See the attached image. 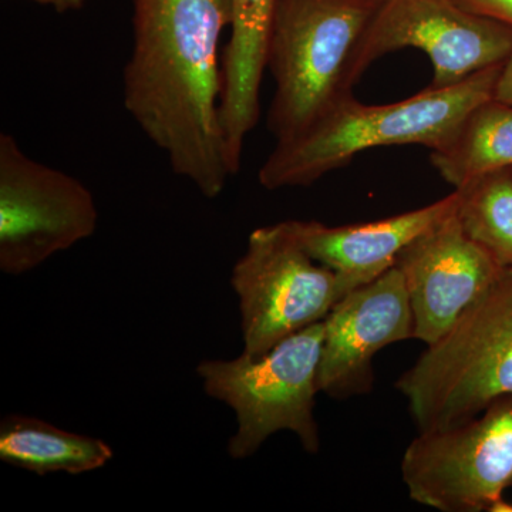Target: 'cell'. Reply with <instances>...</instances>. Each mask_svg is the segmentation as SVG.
Wrapping results in <instances>:
<instances>
[{
  "label": "cell",
  "instance_id": "cell-14",
  "mask_svg": "<svg viewBox=\"0 0 512 512\" xmlns=\"http://www.w3.org/2000/svg\"><path fill=\"white\" fill-rule=\"evenodd\" d=\"M113 448L96 437L70 433L36 417L9 414L0 423V460L37 476L100 470Z\"/></svg>",
  "mask_w": 512,
  "mask_h": 512
},
{
  "label": "cell",
  "instance_id": "cell-8",
  "mask_svg": "<svg viewBox=\"0 0 512 512\" xmlns=\"http://www.w3.org/2000/svg\"><path fill=\"white\" fill-rule=\"evenodd\" d=\"M402 477L424 507L494 511L512 487V396L466 423L419 433L404 451Z\"/></svg>",
  "mask_w": 512,
  "mask_h": 512
},
{
  "label": "cell",
  "instance_id": "cell-4",
  "mask_svg": "<svg viewBox=\"0 0 512 512\" xmlns=\"http://www.w3.org/2000/svg\"><path fill=\"white\" fill-rule=\"evenodd\" d=\"M396 389L419 433L466 423L512 396V271L427 345Z\"/></svg>",
  "mask_w": 512,
  "mask_h": 512
},
{
  "label": "cell",
  "instance_id": "cell-13",
  "mask_svg": "<svg viewBox=\"0 0 512 512\" xmlns=\"http://www.w3.org/2000/svg\"><path fill=\"white\" fill-rule=\"evenodd\" d=\"M274 0H232L231 33L222 55L221 119L229 170L241 168L245 140L261 116V84Z\"/></svg>",
  "mask_w": 512,
  "mask_h": 512
},
{
  "label": "cell",
  "instance_id": "cell-6",
  "mask_svg": "<svg viewBox=\"0 0 512 512\" xmlns=\"http://www.w3.org/2000/svg\"><path fill=\"white\" fill-rule=\"evenodd\" d=\"M231 285L239 299L242 353L252 357L323 322L340 301L335 272L311 258L289 221L251 232Z\"/></svg>",
  "mask_w": 512,
  "mask_h": 512
},
{
  "label": "cell",
  "instance_id": "cell-1",
  "mask_svg": "<svg viewBox=\"0 0 512 512\" xmlns=\"http://www.w3.org/2000/svg\"><path fill=\"white\" fill-rule=\"evenodd\" d=\"M232 0H133L124 107L171 170L208 200L229 178L221 119V39Z\"/></svg>",
  "mask_w": 512,
  "mask_h": 512
},
{
  "label": "cell",
  "instance_id": "cell-20",
  "mask_svg": "<svg viewBox=\"0 0 512 512\" xmlns=\"http://www.w3.org/2000/svg\"><path fill=\"white\" fill-rule=\"evenodd\" d=\"M510 171H511V173H512V168H511V170H510Z\"/></svg>",
  "mask_w": 512,
  "mask_h": 512
},
{
  "label": "cell",
  "instance_id": "cell-18",
  "mask_svg": "<svg viewBox=\"0 0 512 512\" xmlns=\"http://www.w3.org/2000/svg\"><path fill=\"white\" fill-rule=\"evenodd\" d=\"M493 99L512 106V52L498 74Z\"/></svg>",
  "mask_w": 512,
  "mask_h": 512
},
{
  "label": "cell",
  "instance_id": "cell-7",
  "mask_svg": "<svg viewBox=\"0 0 512 512\" xmlns=\"http://www.w3.org/2000/svg\"><path fill=\"white\" fill-rule=\"evenodd\" d=\"M99 210L73 175L29 157L0 134V271L28 274L59 252L92 237Z\"/></svg>",
  "mask_w": 512,
  "mask_h": 512
},
{
  "label": "cell",
  "instance_id": "cell-12",
  "mask_svg": "<svg viewBox=\"0 0 512 512\" xmlns=\"http://www.w3.org/2000/svg\"><path fill=\"white\" fill-rule=\"evenodd\" d=\"M457 192L403 214L365 224L329 227L318 221L289 220L293 234L318 264L335 272L340 299L370 284L396 265L414 238L457 210Z\"/></svg>",
  "mask_w": 512,
  "mask_h": 512
},
{
  "label": "cell",
  "instance_id": "cell-9",
  "mask_svg": "<svg viewBox=\"0 0 512 512\" xmlns=\"http://www.w3.org/2000/svg\"><path fill=\"white\" fill-rule=\"evenodd\" d=\"M407 47L430 57L429 87L443 89L504 63L512 52V29L454 0H383L357 52V79L380 57Z\"/></svg>",
  "mask_w": 512,
  "mask_h": 512
},
{
  "label": "cell",
  "instance_id": "cell-10",
  "mask_svg": "<svg viewBox=\"0 0 512 512\" xmlns=\"http://www.w3.org/2000/svg\"><path fill=\"white\" fill-rule=\"evenodd\" d=\"M409 293L414 339L430 345L497 281L503 268L467 234L457 210L397 256Z\"/></svg>",
  "mask_w": 512,
  "mask_h": 512
},
{
  "label": "cell",
  "instance_id": "cell-2",
  "mask_svg": "<svg viewBox=\"0 0 512 512\" xmlns=\"http://www.w3.org/2000/svg\"><path fill=\"white\" fill-rule=\"evenodd\" d=\"M501 67L383 106H367L350 94L298 137L276 143L259 170V184L269 191L309 187L369 148L419 144L437 150L471 110L493 99Z\"/></svg>",
  "mask_w": 512,
  "mask_h": 512
},
{
  "label": "cell",
  "instance_id": "cell-11",
  "mask_svg": "<svg viewBox=\"0 0 512 512\" xmlns=\"http://www.w3.org/2000/svg\"><path fill=\"white\" fill-rule=\"evenodd\" d=\"M414 338V319L396 265L348 293L323 320L320 393L346 400L373 392V362L380 350Z\"/></svg>",
  "mask_w": 512,
  "mask_h": 512
},
{
  "label": "cell",
  "instance_id": "cell-19",
  "mask_svg": "<svg viewBox=\"0 0 512 512\" xmlns=\"http://www.w3.org/2000/svg\"><path fill=\"white\" fill-rule=\"evenodd\" d=\"M28 2L37 3V5L49 6L56 12H76V10L83 9L87 0H28Z\"/></svg>",
  "mask_w": 512,
  "mask_h": 512
},
{
  "label": "cell",
  "instance_id": "cell-15",
  "mask_svg": "<svg viewBox=\"0 0 512 512\" xmlns=\"http://www.w3.org/2000/svg\"><path fill=\"white\" fill-rule=\"evenodd\" d=\"M431 164L454 190L478 178L512 168V106L494 99L478 104L443 147L431 151Z\"/></svg>",
  "mask_w": 512,
  "mask_h": 512
},
{
  "label": "cell",
  "instance_id": "cell-17",
  "mask_svg": "<svg viewBox=\"0 0 512 512\" xmlns=\"http://www.w3.org/2000/svg\"><path fill=\"white\" fill-rule=\"evenodd\" d=\"M454 2L468 12L497 20L512 29V0H454Z\"/></svg>",
  "mask_w": 512,
  "mask_h": 512
},
{
  "label": "cell",
  "instance_id": "cell-5",
  "mask_svg": "<svg viewBox=\"0 0 512 512\" xmlns=\"http://www.w3.org/2000/svg\"><path fill=\"white\" fill-rule=\"evenodd\" d=\"M323 322L289 336L264 356L204 360L197 367L205 393L231 407L237 431L229 439L234 460L254 456L279 431H291L306 453L320 448L316 421Z\"/></svg>",
  "mask_w": 512,
  "mask_h": 512
},
{
  "label": "cell",
  "instance_id": "cell-16",
  "mask_svg": "<svg viewBox=\"0 0 512 512\" xmlns=\"http://www.w3.org/2000/svg\"><path fill=\"white\" fill-rule=\"evenodd\" d=\"M457 217L500 268L512 271V173L498 171L454 190Z\"/></svg>",
  "mask_w": 512,
  "mask_h": 512
},
{
  "label": "cell",
  "instance_id": "cell-3",
  "mask_svg": "<svg viewBox=\"0 0 512 512\" xmlns=\"http://www.w3.org/2000/svg\"><path fill=\"white\" fill-rule=\"evenodd\" d=\"M383 0H274L266 69L275 82L268 130L298 137L352 94L356 57Z\"/></svg>",
  "mask_w": 512,
  "mask_h": 512
}]
</instances>
